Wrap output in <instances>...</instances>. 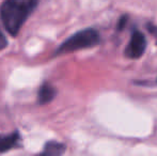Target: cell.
<instances>
[{"instance_id":"6da1fadb","label":"cell","mask_w":157,"mask_h":156,"mask_svg":"<svg viewBox=\"0 0 157 156\" xmlns=\"http://www.w3.org/2000/svg\"><path fill=\"white\" fill-rule=\"evenodd\" d=\"M37 6V0H6L0 6V16L6 30L15 36Z\"/></svg>"},{"instance_id":"7a4b0ae2","label":"cell","mask_w":157,"mask_h":156,"mask_svg":"<svg viewBox=\"0 0 157 156\" xmlns=\"http://www.w3.org/2000/svg\"><path fill=\"white\" fill-rule=\"evenodd\" d=\"M99 41H101V38H99L98 31L92 29V28H87V29L76 32L66 41H64L59 46L56 54L61 55L80 49H86V48H91L96 46L99 43Z\"/></svg>"},{"instance_id":"3957f363","label":"cell","mask_w":157,"mask_h":156,"mask_svg":"<svg viewBox=\"0 0 157 156\" xmlns=\"http://www.w3.org/2000/svg\"><path fill=\"white\" fill-rule=\"evenodd\" d=\"M147 42L144 34L139 30H134L132 32V36L128 42L127 47L124 50L125 57L128 59H139L143 56L147 49Z\"/></svg>"},{"instance_id":"277c9868","label":"cell","mask_w":157,"mask_h":156,"mask_svg":"<svg viewBox=\"0 0 157 156\" xmlns=\"http://www.w3.org/2000/svg\"><path fill=\"white\" fill-rule=\"evenodd\" d=\"M55 95H56L55 88L47 82L43 83L39 90V94H37V96H39V103L40 104H47L50 101L54 100Z\"/></svg>"},{"instance_id":"5b68a950","label":"cell","mask_w":157,"mask_h":156,"mask_svg":"<svg viewBox=\"0 0 157 156\" xmlns=\"http://www.w3.org/2000/svg\"><path fill=\"white\" fill-rule=\"evenodd\" d=\"M19 141V134L13 133L11 135L0 136V152H6L17 146Z\"/></svg>"},{"instance_id":"8992f818","label":"cell","mask_w":157,"mask_h":156,"mask_svg":"<svg viewBox=\"0 0 157 156\" xmlns=\"http://www.w3.org/2000/svg\"><path fill=\"white\" fill-rule=\"evenodd\" d=\"M65 151V146L57 141H49L44 148L43 154L45 155H61Z\"/></svg>"},{"instance_id":"52a82bcc","label":"cell","mask_w":157,"mask_h":156,"mask_svg":"<svg viewBox=\"0 0 157 156\" xmlns=\"http://www.w3.org/2000/svg\"><path fill=\"white\" fill-rule=\"evenodd\" d=\"M6 45H8V41H6L4 34L2 33L1 30H0V50L3 49V48H6Z\"/></svg>"}]
</instances>
